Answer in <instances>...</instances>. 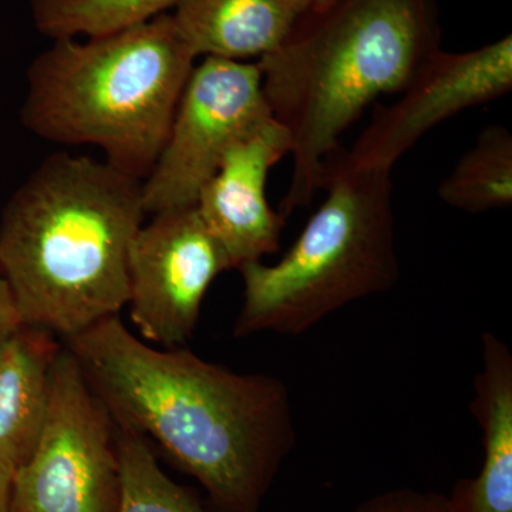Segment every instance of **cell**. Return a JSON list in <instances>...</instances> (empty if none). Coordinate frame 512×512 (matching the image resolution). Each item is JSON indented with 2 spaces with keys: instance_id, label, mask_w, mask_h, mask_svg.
<instances>
[{
  "instance_id": "15",
  "label": "cell",
  "mask_w": 512,
  "mask_h": 512,
  "mask_svg": "<svg viewBox=\"0 0 512 512\" xmlns=\"http://www.w3.org/2000/svg\"><path fill=\"white\" fill-rule=\"evenodd\" d=\"M181 0H30L37 32L50 39L94 37L170 13Z\"/></svg>"
},
{
  "instance_id": "8",
  "label": "cell",
  "mask_w": 512,
  "mask_h": 512,
  "mask_svg": "<svg viewBox=\"0 0 512 512\" xmlns=\"http://www.w3.org/2000/svg\"><path fill=\"white\" fill-rule=\"evenodd\" d=\"M228 269L195 205L154 214L128 251L127 306L141 338L165 349L184 346L208 289Z\"/></svg>"
},
{
  "instance_id": "20",
  "label": "cell",
  "mask_w": 512,
  "mask_h": 512,
  "mask_svg": "<svg viewBox=\"0 0 512 512\" xmlns=\"http://www.w3.org/2000/svg\"><path fill=\"white\" fill-rule=\"evenodd\" d=\"M312 9L325 8V6L332 5V3L338 2V0H306Z\"/></svg>"
},
{
  "instance_id": "4",
  "label": "cell",
  "mask_w": 512,
  "mask_h": 512,
  "mask_svg": "<svg viewBox=\"0 0 512 512\" xmlns=\"http://www.w3.org/2000/svg\"><path fill=\"white\" fill-rule=\"evenodd\" d=\"M195 60L171 13L109 35L55 39L29 64L20 123L52 143L99 148L143 181Z\"/></svg>"
},
{
  "instance_id": "17",
  "label": "cell",
  "mask_w": 512,
  "mask_h": 512,
  "mask_svg": "<svg viewBox=\"0 0 512 512\" xmlns=\"http://www.w3.org/2000/svg\"><path fill=\"white\" fill-rule=\"evenodd\" d=\"M349 512H453L447 495L394 488L356 505Z\"/></svg>"
},
{
  "instance_id": "1",
  "label": "cell",
  "mask_w": 512,
  "mask_h": 512,
  "mask_svg": "<svg viewBox=\"0 0 512 512\" xmlns=\"http://www.w3.org/2000/svg\"><path fill=\"white\" fill-rule=\"evenodd\" d=\"M62 343L117 426L156 441L221 512H261L296 441L282 380L153 348L120 315Z\"/></svg>"
},
{
  "instance_id": "7",
  "label": "cell",
  "mask_w": 512,
  "mask_h": 512,
  "mask_svg": "<svg viewBox=\"0 0 512 512\" xmlns=\"http://www.w3.org/2000/svg\"><path fill=\"white\" fill-rule=\"evenodd\" d=\"M275 120L258 63L204 57L178 101L163 150L143 180L147 214L192 207L225 154Z\"/></svg>"
},
{
  "instance_id": "18",
  "label": "cell",
  "mask_w": 512,
  "mask_h": 512,
  "mask_svg": "<svg viewBox=\"0 0 512 512\" xmlns=\"http://www.w3.org/2000/svg\"><path fill=\"white\" fill-rule=\"evenodd\" d=\"M23 325H25V322H23L15 293H13L8 279L0 269V346L10 336L15 335Z\"/></svg>"
},
{
  "instance_id": "5",
  "label": "cell",
  "mask_w": 512,
  "mask_h": 512,
  "mask_svg": "<svg viewBox=\"0 0 512 512\" xmlns=\"http://www.w3.org/2000/svg\"><path fill=\"white\" fill-rule=\"evenodd\" d=\"M322 188L325 201L281 261L238 268L244 301L237 338L303 335L399 281L392 171L359 167L336 154L326 164Z\"/></svg>"
},
{
  "instance_id": "14",
  "label": "cell",
  "mask_w": 512,
  "mask_h": 512,
  "mask_svg": "<svg viewBox=\"0 0 512 512\" xmlns=\"http://www.w3.org/2000/svg\"><path fill=\"white\" fill-rule=\"evenodd\" d=\"M457 210L481 214L512 204V136L503 126L485 128L439 188Z\"/></svg>"
},
{
  "instance_id": "19",
  "label": "cell",
  "mask_w": 512,
  "mask_h": 512,
  "mask_svg": "<svg viewBox=\"0 0 512 512\" xmlns=\"http://www.w3.org/2000/svg\"><path fill=\"white\" fill-rule=\"evenodd\" d=\"M15 471V468L6 463V461L0 460V512L10 511Z\"/></svg>"
},
{
  "instance_id": "6",
  "label": "cell",
  "mask_w": 512,
  "mask_h": 512,
  "mask_svg": "<svg viewBox=\"0 0 512 512\" xmlns=\"http://www.w3.org/2000/svg\"><path fill=\"white\" fill-rule=\"evenodd\" d=\"M117 424L66 346L52 367L45 424L15 471L9 512H120Z\"/></svg>"
},
{
  "instance_id": "16",
  "label": "cell",
  "mask_w": 512,
  "mask_h": 512,
  "mask_svg": "<svg viewBox=\"0 0 512 512\" xmlns=\"http://www.w3.org/2000/svg\"><path fill=\"white\" fill-rule=\"evenodd\" d=\"M121 474L120 512H210L197 495L161 470L151 443L117 426Z\"/></svg>"
},
{
  "instance_id": "13",
  "label": "cell",
  "mask_w": 512,
  "mask_h": 512,
  "mask_svg": "<svg viewBox=\"0 0 512 512\" xmlns=\"http://www.w3.org/2000/svg\"><path fill=\"white\" fill-rule=\"evenodd\" d=\"M62 346L49 330L29 325L0 346V460L15 470L32 456L42 433Z\"/></svg>"
},
{
  "instance_id": "10",
  "label": "cell",
  "mask_w": 512,
  "mask_h": 512,
  "mask_svg": "<svg viewBox=\"0 0 512 512\" xmlns=\"http://www.w3.org/2000/svg\"><path fill=\"white\" fill-rule=\"evenodd\" d=\"M288 133L276 120L242 138L202 187L195 208L228 256L231 268L276 254L285 218L266 198L271 168L289 156Z\"/></svg>"
},
{
  "instance_id": "2",
  "label": "cell",
  "mask_w": 512,
  "mask_h": 512,
  "mask_svg": "<svg viewBox=\"0 0 512 512\" xmlns=\"http://www.w3.org/2000/svg\"><path fill=\"white\" fill-rule=\"evenodd\" d=\"M143 181L106 161L46 157L0 212V269L25 325L72 338L120 315Z\"/></svg>"
},
{
  "instance_id": "3",
  "label": "cell",
  "mask_w": 512,
  "mask_h": 512,
  "mask_svg": "<svg viewBox=\"0 0 512 512\" xmlns=\"http://www.w3.org/2000/svg\"><path fill=\"white\" fill-rule=\"evenodd\" d=\"M440 39L437 0H338L309 9L258 60L266 103L291 141L284 218L311 205L345 131L380 97L403 92Z\"/></svg>"
},
{
  "instance_id": "9",
  "label": "cell",
  "mask_w": 512,
  "mask_h": 512,
  "mask_svg": "<svg viewBox=\"0 0 512 512\" xmlns=\"http://www.w3.org/2000/svg\"><path fill=\"white\" fill-rule=\"evenodd\" d=\"M511 90V35L470 52L440 49L397 94L399 99L377 106L372 123L346 157L359 167L392 171L434 127Z\"/></svg>"
},
{
  "instance_id": "11",
  "label": "cell",
  "mask_w": 512,
  "mask_h": 512,
  "mask_svg": "<svg viewBox=\"0 0 512 512\" xmlns=\"http://www.w3.org/2000/svg\"><path fill=\"white\" fill-rule=\"evenodd\" d=\"M309 9L306 0H181L170 13L195 57L245 62L278 49Z\"/></svg>"
},
{
  "instance_id": "12",
  "label": "cell",
  "mask_w": 512,
  "mask_h": 512,
  "mask_svg": "<svg viewBox=\"0 0 512 512\" xmlns=\"http://www.w3.org/2000/svg\"><path fill=\"white\" fill-rule=\"evenodd\" d=\"M481 346L471 412L483 431V466L477 477L458 481L448 500L453 512H512V355L491 332Z\"/></svg>"
}]
</instances>
